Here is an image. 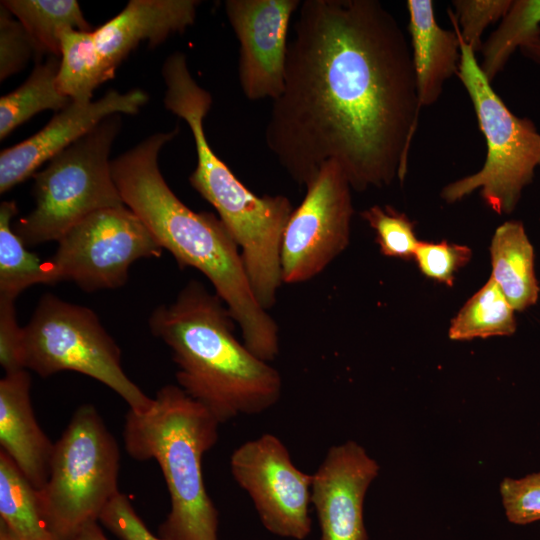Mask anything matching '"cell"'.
Returning <instances> with one entry per match:
<instances>
[{
    "label": "cell",
    "mask_w": 540,
    "mask_h": 540,
    "mask_svg": "<svg viewBox=\"0 0 540 540\" xmlns=\"http://www.w3.org/2000/svg\"><path fill=\"white\" fill-rule=\"evenodd\" d=\"M472 257V250L459 244L419 241L414 259L421 273L429 279L453 286L455 275Z\"/></svg>",
    "instance_id": "28"
},
{
    "label": "cell",
    "mask_w": 540,
    "mask_h": 540,
    "mask_svg": "<svg viewBox=\"0 0 540 540\" xmlns=\"http://www.w3.org/2000/svg\"><path fill=\"white\" fill-rule=\"evenodd\" d=\"M380 471L378 462L354 440L331 446L312 474L311 505L319 540H368L364 501Z\"/></svg>",
    "instance_id": "13"
},
{
    "label": "cell",
    "mask_w": 540,
    "mask_h": 540,
    "mask_svg": "<svg viewBox=\"0 0 540 540\" xmlns=\"http://www.w3.org/2000/svg\"><path fill=\"white\" fill-rule=\"evenodd\" d=\"M32 56L40 59L28 31L0 5V80L21 71Z\"/></svg>",
    "instance_id": "30"
},
{
    "label": "cell",
    "mask_w": 540,
    "mask_h": 540,
    "mask_svg": "<svg viewBox=\"0 0 540 540\" xmlns=\"http://www.w3.org/2000/svg\"><path fill=\"white\" fill-rule=\"evenodd\" d=\"M179 128L155 133L112 160V174L123 203L167 250L179 267L199 270L239 326L243 343L270 362L279 354V329L257 301L241 251L225 224L211 212H195L170 189L158 155Z\"/></svg>",
    "instance_id": "2"
},
{
    "label": "cell",
    "mask_w": 540,
    "mask_h": 540,
    "mask_svg": "<svg viewBox=\"0 0 540 540\" xmlns=\"http://www.w3.org/2000/svg\"><path fill=\"white\" fill-rule=\"evenodd\" d=\"M99 522L120 540H161L147 528L129 498L121 492L104 508Z\"/></svg>",
    "instance_id": "31"
},
{
    "label": "cell",
    "mask_w": 540,
    "mask_h": 540,
    "mask_svg": "<svg viewBox=\"0 0 540 540\" xmlns=\"http://www.w3.org/2000/svg\"><path fill=\"white\" fill-rule=\"evenodd\" d=\"M162 248L128 207L99 210L72 227L58 241L48 261L54 284L69 280L94 292L124 285L130 266L159 257Z\"/></svg>",
    "instance_id": "9"
},
{
    "label": "cell",
    "mask_w": 540,
    "mask_h": 540,
    "mask_svg": "<svg viewBox=\"0 0 540 540\" xmlns=\"http://www.w3.org/2000/svg\"><path fill=\"white\" fill-rule=\"evenodd\" d=\"M230 470L266 530L295 540L310 534L313 476L293 463L277 436L264 433L238 446L230 457Z\"/></svg>",
    "instance_id": "11"
},
{
    "label": "cell",
    "mask_w": 540,
    "mask_h": 540,
    "mask_svg": "<svg viewBox=\"0 0 540 540\" xmlns=\"http://www.w3.org/2000/svg\"><path fill=\"white\" fill-rule=\"evenodd\" d=\"M265 143L299 185L328 160L352 189L403 180L422 108L411 47L376 0H304Z\"/></svg>",
    "instance_id": "1"
},
{
    "label": "cell",
    "mask_w": 540,
    "mask_h": 540,
    "mask_svg": "<svg viewBox=\"0 0 540 540\" xmlns=\"http://www.w3.org/2000/svg\"><path fill=\"white\" fill-rule=\"evenodd\" d=\"M219 425L178 385L158 390L148 411L126 414V452L138 461L155 460L169 492L161 540H218V511L205 487L202 458L216 444Z\"/></svg>",
    "instance_id": "4"
},
{
    "label": "cell",
    "mask_w": 540,
    "mask_h": 540,
    "mask_svg": "<svg viewBox=\"0 0 540 540\" xmlns=\"http://www.w3.org/2000/svg\"><path fill=\"white\" fill-rule=\"evenodd\" d=\"M455 32L461 49L457 76L473 104L487 154L479 171L449 183L441 197L454 203L480 189L487 206L497 214H509L540 166V133L529 119L508 109L481 71L475 52Z\"/></svg>",
    "instance_id": "7"
},
{
    "label": "cell",
    "mask_w": 540,
    "mask_h": 540,
    "mask_svg": "<svg viewBox=\"0 0 540 540\" xmlns=\"http://www.w3.org/2000/svg\"><path fill=\"white\" fill-rule=\"evenodd\" d=\"M120 449L92 404L76 409L54 443L49 476L37 490L40 513L57 540H73L98 522L120 492Z\"/></svg>",
    "instance_id": "5"
},
{
    "label": "cell",
    "mask_w": 540,
    "mask_h": 540,
    "mask_svg": "<svg viewBox=\"0 0 540 540\" xmlns=\"http://www.w3.org/2000/svg\"><path fill=\"white\" fill-rule=\"evenodd\" d=\"M25 369L46 378L62 371L89 376L117 393L137 413L148 411V397L124 372L121 351L95 312L53 294L40 299L23 327Z\"/></svg>",
    "instance_id": "8"
},
{
    "label": "cell",
    "mask_w": 540,
    "mask_h": 540,
    "mask_svg": "<svg viewBox=\"0 0 540 540\" xmlns=\"http://www.w3.org/2000/svg\"><path fill=\"white\" fill-rule=\"evenodd\" d=\"M120 126V114L108 116L33 175L35 207L13 223L26 246L58 242L89 215L125 205L109 160Z\"/></svg>",
    "instance_id": "6"
},
{
    "label": "cell",
    "mask_w": 540,
    "mask_h": 540,
    "mask_svg": "<svg viewBox=\"0 0 540 540\" xmlns=\"http://www.w3.org/2000/svg\"><path fill=\"white\" fill-rule=\"evenodd\" d=\"M17 212L14 201L0 205V297L12 299L30 286L54 285L48 261L28 251L14 231L12 220Z\"/></svg>",
    "instance_id": "23"
},
{
    "label": "cell",
    "mask_w": 540,
    "mask_h": 540,
    "mask_svg": "<svg viewBox=\"0 0 540 540\" xmlns=\"http://www.w3.org/2000/svg\"><path fill=\"white\" fill-rule=\"evenodd\" d=\"M31 377L26 369L0 380V445L36 489L49 476L54 443L41 429L31 403Z\"/></svg>",
    "instance_id": "16"
},
{
    "label": "cell",
    "mask_w": 540,
    "mask_h": 540,
    "mask_svg": "<svg viewBox=\"0 0 540 540\" xmlns=\"http://www.w3.org/2000/svg\"><path fill=\"white\" fill-rule=\"evenodd\" d=\"M361 217L375 233L381 254L405 261L414 259L419 241L415 223L391 206L374 205L361 212Z\"/></svg>",
    "instance_id": "26"
},
{
    "label": "cell",
    "mask_w": 540,
    "mask_h": 540,
    "mask_svg": "<svg viewBox=\"0 0 540 540\" xmlns=\"http://www.w3.org/2000/svg\"><path fill=\"white\" fill-rule=\"evenodd\" d=\"M410 47L421 107L434 104L444 83L457 75L461 49L457 33L436 21L430 0L407 1Z\"/></svg>",
    "instance_id": "17"
},
{
    "label": "cell",
    "mask_w": 540,
    "mask_h": 540,
    "mask_svg": "<svg viewBox=\"0 0 540 540\" xmlns=\"http://www.w3.org/2000/svg\"><path fill=\"white\" fill-rule=\"evenodd\" d=\"M520 49L526 57L540 65V34L529 39Z\"/></svg>",
    "instance_id": "34"
},
{
    "label": "cell",
    "mask_w": 540,
    "mask_h": 540,
    "mask_svg": "<svg viewBox=\"0 0 540 540\" xmlns=\"http://www.w3.org/2000/svg\"><path fill=\"white\" fill-rule=\"evenodd\" d=\"M0 540H57L40 513L37 490L0 451Z\"/></svg>",
    "instance_id": "19"
},
{
    "label": "cell",
    "mask_w": 540,
    "mask_h": 540,
    "mask_svg": "<svg viewBox=\"0 0 540 540\" xmlns=\"http://www.w3.org/2000/svg\"><path fill=\"white\" fill-rule=\"evenodd\" d=\"M351 189L335 160L325 162L306 186L305 197L292 211L282 237L283 283L313 279L346 249L354 213Z\"/></svg>",
    "instance_id": "10"
},
{
    "label": "cell",
    "mask_w": 540,
    "mask_h": 540,
    "mask_svg": "<svg viewBox=\"0 0 540 540\" xmlns=\"http://www.w3.org/2000/svg\"><path fill=\"white\" fill-rule=\"evenodd\" d=\"M59 59L56 86L71 101H92L93 91L112 78L97 49L93 31L64 32Z\"/></svg>",
    "instance_id": "21"
},
{
    "label": "cell",
    "mask_w": 540,
    "mask_h": 540,
    "mask_svg": "<svg viewBox=\"0 0 540 540\" xmlns=\"http://www.w3.org/2000/svg\"><path fill=\"white\" fill-rule=\"evenodd\" d=\"M492 275L514 310L535 304L539 286L534 272V250L523 224L507 221L500 225L490 245Z\"/></svg>",
    "instance_id": "18"
},
{
    "label": "cell",
    "mask_w": 540,
    "mask_h": 540,
    "mask_svg": "<svg viewBox=\"0 0 540 540\" xmlns=\"http://www.w3.org/2000/svg\"><path fill=\"white\" fill-rule=\"evenodd\" d=\"M540 34V0L513 1L498 28L483 44L479 64L492 82L517 48Z\"/></svg>",
    "instance_id": "25"
},
{
    "label": "cell",
    "mask_w": 540,
    "mask_h": 540,
    "mask_svg": "<svg viewBox=\"0 0 540 540\" xmlns=\"http://www.w3.org/2000/svg\"><path fill=\"white\" fill-rule=\"evenodd\" d=\"M512 3V0H455L454 12L449 11V15L454 29L476 54L482 49L484 30L502 20Z\"/></svg>",
    "instance_id": "27"
},
{
    "label": "cell",
    "mask_w": 540,
    "mask_h": 540,
    "mask_svg": "<svg viewBox=\"0 0 540 540\" xmlns=\"http://www.w3.org/2000/svg\"><path fill=\"white\" fill-rule=\"evenodd\" d=\"M235 324L219 296L197 280L149 318L152 334L172 352L178 386L219 424L267 411L282 392L279 372L236 339Z\"/></svg>",
    "instance_id": "3"
},
{
    "label": "cell",
    "mask_w": 540,
    "mask_h": 540,
    "mask_svg": "<svg viewBox=\"0 0 540 540\" xmlns=\"http://www.w3.org/2000/svg\"><path fill=\"white\" fill-rule=\"evenodd\" d=\"M148 101L140 89L126 93L110 90L86 103L72 101L58 111L43 129L0 154V192L5 193L36 173L44 162L88 133L113 114H136Z\"/></svg>",
    "instance_id": "14"
},
{
    "label": "cell",
    "mask_w": 540,
    "mask_h": 540,
    "mask_svg": "<svg viewBox=\"0 0 540 540\" xmlns=\"http://www.w3.org/2000/svg\"><path fill=\"white\" fill-rule=\"evenodd\" d=\"M196 0H131L114 18L93 31L97 49L111 77L141 42L156 46L191 26Z\"/></svg>",
    "instance_id": "15"
},
{
    "label": "cell",
    "mask_w": 540,
    "mask_h": 540,
    "mask_svg": "<svg viewBox=\"0 0 540 540\" xmlns=\"http://www.w3.org/2000/svg\"><path fill=\"white\" fill-rule=\"evenodd\" d=\"M499 493L510 523L528 525L540 521V470L521 478H503Z\"/></svg>",
    "instance_id": "29"
},
{
    "label": "cell",
    "mask_w": 540,
    "mask_h": 540,
    "mask_svg": "<svg viewBox=\"0 0 540 540\" xmlns=\"http://www.w3.org/2000/svg\"><path fill=\"white\" fill-rule=\"evenodd\" d=\"M73 540H109L98 522L87 525Z\"/></svg>",
    "instance_id": "33"
},
{
    "label": "cell",
    "mask_w": 540,
    "mask_h": 540,
    "mask_svg": "<svg viewBox=\"0 0 540 540\" xmlns=\"http://www.w3.org/2000/svg\"><path fill=\"white\" fill-rule=\"evenodd\" d=\"M300 0H227L225 12L240 44L238 78L251 101L275 100L284 86L287 35Z\"/></svg>",
    "instance_id": "12"
},
{
    "label": "cell",
    "mask_w": 540,
    "mask_h": 540,
    "mask_svg": "<svg viewBox=\"0 0 540 540\" xmlns=\"http://www.w3.org/2000/svg\"><path fill=\"white\" fill-rule=\"evenodd\" d=\"M514 309L490 278L451 321L448 336L455 341L510 336L516 330Z\"/></svg>",
    "instance_id": "24"
},
{
    "label": "cell",
    "mask_w": 540,
    "mask_h": 540,
    "mask_svg": "<svg viewBox=\"0 0 540 540\" xmlns=\"http://www.w3.org/2000/svg\"><path fill=\"white\" fill-rule=\"evenodd\" d=\"M5 7L28 31L39 57H60V41L69 30L91 31L75 0H4Z\"/></svg>",
    "instance_id": "20"
},
{
    "label": "cell",
    "mask_w": 540,
    "mask_h": 540,
    "mask_svg": "<svg viewBox=\"0 0 540 540\" xmlns=\"http://www.w3.org/2000/svg\"><path fill=\"white\" fill-rule=\"evenodd\" d=\"M23 327L16 319L15 299L0 297V364L6 373L23 370Z\"/></svg>",
    "instance_id": "32"
},
{
    "label": "cell",
    "mask_w": 540,
    "mask_h": 540,
    "mask_svg": "<svg viewBox=\"0 0 540 540\" xmlns=\"http://www.w3.org/2000/svg\"><path fill=\"white\" fill-rule=\"evenodd\" d=\"M59 57L48 56L38 62L26 81L0 99V139L44 110L60 111L72 101L59 93L56 78Z\"/></svg>",
    "instance_id": "22"
}]
</instances>
